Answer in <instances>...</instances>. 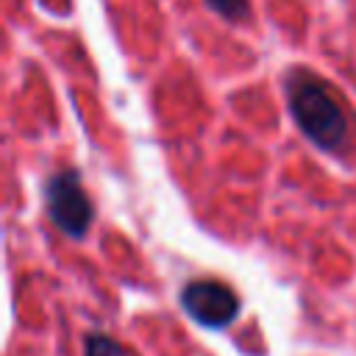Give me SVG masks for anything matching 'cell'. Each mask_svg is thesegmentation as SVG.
Segmentation results:
<instances>
[{
	"label": "cell",
	"mask_w": 356,
	"mask_h": 356,
	"mask_svg": "<svg viewBox=\"0 0 356 356\" xmlns=\"http://www.w3.org/2000/svg\"><path fill=\"white\" fill-rule=\"evenodd\" d=\"M286 92H289V111L298 128L323 150L342 147L348 136V120L331 86L323 83L317 75L300 72L289 78Z\"/></svg>",
	"instance_id": "1"
},
{
	"label": "cell",
	"mask_w": 356,
	"mask_h": 356,
	"mask_svg": "<svg viewBox=\"0 0 356 356\" xmlns=\"http://www.w3.org/2000/svg\"><path fill=\"white\" fill-rule=\"evenodd\" d=\"M44 200L50 220L70 236H83L92 222V203L81 186L75 170H61L44 184Z\"/></svg>",
	"instance_id": "2"
},
{
	"label": "cell",
	"mask_w": 356,
	"mask_h": 356,
	"mask_svg": "<svg viewBox=\"0 0 356 356\" xmlns=\"http://www.w3.org/2000/svg\"><path fill=\"white\" fill-rule=\"evenodd\" d=\"M181 306L195 323H200L206 328H222V325L234 323L239 314L236 292L228 284L211 281V278L186 284L181 289Z\"/></svg>",
	"instance_id": "3"
},
{
	"label": "cell",
	"mask_w": 356,
	"mask_h": 356,
	"mask_svg": "<svg viewBox=\"0 0 356 356\" xmlns=\"http://www.w3.org/2000/svg\"><path fill=\"white\" fill-rule=\"evenodd\" d=\"M86 356H128V353L111 337H106V334H89L86 337Z\"/></svg>",
	"instance_id": "4"
},
{
	"label": "cell",
	"mask_w": 356,
	"mask_h": 356,
	"mask_svg": "<svg viewBox=\"0 0 356 356\" xmlns=\"http://www.w3.org/2000/svg\"><path fill=\"white\" fill-rule=\"evenodd\" d=\"M206 3H209L211 11H217L220 17H225V19H231V22L245 19V17H248V8H250L248 0H206Z\"/></svg>",
	"instance_id": "5"
}]
</instances>
